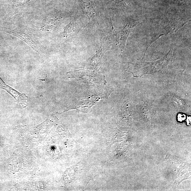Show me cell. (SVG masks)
Here are the masks:
<instances>
[{"instance_id":"3","label":"cell","mask_w":191,"mask_h":191,"mask_svg":"<svg viewBox=\"0 0 191 191\" xmlns=\"http://www.w3.org/2000/svg\"><path fill=\"white\" fill-rule=\"evenodd\" d=\"M79 27L77 22L73 21L66 27L64 34L67 36L73 35L79 31Z\"/></svg>"},{"instance_id":"4","label":"cell","mask_w":191,"mask_h":191,"mask_svg":"<svg viewBox=\"0 0 191 191\" xmlns=\"http://www.w3.org/2000/svg\"><path fill=\"white\" fill-rule=\"evenodd\" d=\"M84 9L87 13V15L89 17H93V9L92 8L89 2L88 3L87 2V3H85L83 5Z\"/></svg>"},{"instance_id":"6","label":"cell","mask_w":191,"mask_h":191,"mask_svg":"<svg viewBox=\"0 0 191 191\" xmlns=\"http://www.w3.org/2000/svg\"><path fill=\"white\" fill-rule=\"evenodd\" d=\"M186 118V116L185 114H179L178 116V120L179 121L182 122L185 120Z\"/></svg>"},{"instance_id":"5","label":"cell","mask_w":191,"mask_h":191,"mask_svg":"<svg viewBox=\"0 0 191 191\" xmlns=\"http://www.w3.org/2000/svg\"><path fill=\"white\" fill-rule=\"evenodd\" d=\"M30 0H16L15 4L17 6L21 5L26 3Z\"/></svg>"},{"instance_id":"1","label":"cell","mask_w":191,"mask_h":191,"mask_svg":"<svg viewBox=\"0 0 191 191\" xmlns=\"http://www.w3.org/2000/svg\"><path fill=\"white\" fill-rule=\"evenodd\" d=\"M136 24V22H128L123 29L120 30H113V37L115 44L121 50H124L125 43L127 38L133 27Z\"/></svg>"},{"instance_id":"2","label":"cell","mask_w":191,"mask_h":191,"mask_svg":"<svg viewBox=\"0 0 191 191\" xmlns=\"http://www.w3.org/2000/svg\"><path fill=\"white\" fill-rule=\"evenodd\" d=\"M0 88L4 89L23 108H25L28 106L29 101L28 97L25 94L21 93L9 86L4 82L1 77H0Z\"/></svg>"},{"instance_id":"7","label":"cell","mask_w":191,"mask_h":191,"mask_svg":"<svg viewBox=\"0 0 191 191\" xmlns=\"http://www.w3.org/2000/svg\"><path fill=\"white\" fill-rule=\"evenodd\" d=\"M187 124L188 125H189L191 124V117H188L187 119Z\"/></svg>"}]
</instances>
